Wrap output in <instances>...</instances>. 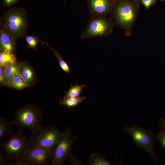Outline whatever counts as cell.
<instances>
[{
	"label": "cell",
	"instance_id": "cell-1",
	"mask_svg": "<svg viewBox=\"0 0 165 165\" xmlns=\"http://www.w3.org/2000/svg\"><path fill=\"white\" fill-rule=\"evenodd\" d=\"M23 130H18L5 141L1 142L0 164L9 165V161H19L26 150L31 147L29 138Z\"/></svg>",
	"mask_w": 165,
	"mask_h": 165
},
{
	"label": "cell",
	"instance_id": "cell-4",
	"mask_svg": "<svg viewBox=\"0 0 165 165\" xmlns=\"http://www.w3.org/2000/svg\"><path fill=\"white\" fill-rule=\"evenodd\" d=\"M123 130L125 133L131 136L134 143L137 147L143 148L155 163L158 162L157 155L154 148L156 138L150 130L134 125L125 127Z\"/></svg>",
	"mask_w": 165,
	"mask_h": 165
},
{
	"label": "cell",
	"instance_id": "cell-12",
	"mask_svg": "<svg viewBox=\"0 0 165 165\" xmlns=\"http://www.w3.org/2000/svg\"><path fill=\"white\" fill-rule=\"evenodd\" d=\"M20 75L29 86L33 82L35 74L33 69L26 62L20 63Z\"/></svg>",
	"mask_w": 165,
	"mask_h": 165
},
{
	"label": "cell",
	"instance_id": "cell-19",
	"mask_svg": "<svg viewBox=\"0 0 165 165\" xmlns=\"http://www.w3.org/2000/svg\"><path fill=\"white\" fill-rule=\"evenodd\" d=\"M47 45L50 49L53 52L56 57L57 58L59 64L60 66L62 69L65 73L70 74L71 71V69L68 64L63 60L61 54L57 52L54 50L48 43H46Z\"/></svg>",
	"mask_w": 165,
	"mask_h": 165
},
{
	"label": "cell",
	"instance_id": "cell-21",
	"mask_svg": "<svg viewBox=\"0 0 165 165\" xmlns=\"http://www.w3.org/2000/svg\"><path fill=\"white\" fill-rule=\"evenodd\" d=\"M25 37L28 48H30L36 50L38 43L40 42L43 43V42L39 39L37 36L34 34L26 35Z\"/></svg>",
	"mask_w": 165,
	"mask_h": 165
},
{
	"label": "cell",
	"instance_id": "cell-23",
	"mask_svg": "<svg viewBox=\"0 0 165 165\" xmlns=\"http://www.w3.org/2000/svg\"><path fill=\"white\" fill-rule=\"evenodd\" d=\"M157 0H140L141 3L143 5L145 9H148L153 5Z\"/></svg>",
	"mask_w": 165,
	"mask_h": 165
},
{
	"label": "cell",
	"instance_id": "cell-5",
	"mask_svg": "<svg viewBox=\"0 0 165 165\" xmlns=\"http://www.w3.org/2000/svg\"><path fill=\"white\" fill-rule=\"evenodd\" d=\"M113 11L116 23L123 28L127 36L129 35L137 16V5L129 0H120Z\"/></svg>",
	"mask_w": 165,
	"mask_h": 165
},
{
	"label": "cell",
	"instance_id": "cell-15",
	"mask_svg": "<svg viewBox=\"0 0 165 165\" xmlns=\"http://www.w3.org/2000/svg\"><path fill=\"white\" fill-rule=\"evenodd\" d=\"M15 55L13 53L0 50V65L5 67L6 65L16 63Z\"/></svg>",
	"mask_w": 165,
	"mask_h": 165
},
{
	"label": "cell",
	"instance_id": "cell-8",
	"mask_svg": "<svg viewBox=\"0 0 165 165\" xmlns=\"http://www.w3.org/2000/svg\"><path fill=\"white\" fill-rule=\"evenodd\" d=\"M55 147L48 148L30 147L19 161L11 163L10 165H48L51 161Z\"/></svg>",
	"mask_w": 165,
	"mask_h": 165
},
{
	"label": "cell",
	"instance_id": "cell-25",
	"mask_svg": "<svg viewBox=\"0 0 165 165\" xmlns=\"http://www.w3.org/2000/svg\"><path fill=\"white\" fill-rule=\"evenodd\" d=\"M161 130L165 132V116L160 118L159 120Z\"/></svg>",
	"mask_w": 165,
	"mask_h": 165
},
{
	"label": "cell",
	"instance_id": "cell-9",
	"mask_svg": "<svg viewBox=\"0 0 165 165\" xmlns=\"http://www.w3.org/2000/svg\"><path fill=\"white\" fill-rule=\"evenodd\" d=\"M74 139L70 129L67 127L55 147L50 165H61L68 160L71 156V148Z\"/></svg>",
	"mask_w": 165,
	"mask_h": 165
},
{
	"label": "cell",
	"instance_id": "cell-13",
	"mask_svg": "<svg viewBox=\"0 0 165 165\" xmlns=\"http://www.w3.org/2000/svg\"><path fill=\"white\" fill-rule=\"evenodd\" d=\"M13 125L12 121H9L4 117L0 118V139L9 137L12 134V127Z\"/></svg>",
	"mask_w": 165,
	"mask_h": 165
},
{
	"label": "cell",
	"instance_id": "cell-14",
	"mask_svg": "<svg viewBox=\"0 0 165 165\" xmlns=\"http://www.w3.org/2000/svg\"><path fill=\"white\" fill-rule=\"evenodd\" d=\"M20 63H16L7 65L4 67L5 77L4 84L6 85L12 77L20 74Z\"/></svg>",
	"mask_w": 165,
	"mask_h": 165
},
{
	"label": "cell",
	"instance_id": "cell-24",
	"mask_svg": "<svg viewBox=\"0 0 165 165\" xmlns=\"http://www.w3.org/2000/svg\"><path fill=\"white\" fill-rule=\"evenodd\" d=\"M4 67L0 66V82L1 83L3 84L5 77Z\"/></svg>",
	"mask_w": 165,
	"mask_h": 165
},
{
	"label": "cell",
	"instance_id": "cell-6",
	"mask_svg": "<svg viewBox=\"0 0 165 165\" xmlns=\"http://www.w3.org/2000/svg\"><path fill=\"white\" fill-rule=\"evenodd\" d=\"M63 134L58 127L54 126L42 127L31 133L29 138L31 147L48 148L55 147Z\"/></svg>",
	"mask_w": 165,
	"mask_h": 165
},
{
	"label": "cell",
	"instance_id": "cell-26",
	"mask_svg": "<svg viewBox=\"0 0 165 165\" xmlns=\"http://www.w3.org/2000/svg\"><path fill=\"white\" fill-rule=\"evenodd\" d=\"M6 6L10 7L17 2L18 0H2Z\"/></svg>",
	"mask_w": 165,
	"mask_h": 165
},
{
	"label": "cell",
	"instance_id": "cell-18",
	"mask_svg": "<svg viewBox=\"0 0 165 165\" xmlns=\"http://www.w3.org/2000/svg\"><path fill=\"white\" fill-rule=\"evenodd\" d=\"M71 86L69 90L65 92L64 97H75L80 96V95L85 87L84 84L78 85L76 84L74 85L71 84Z\"/></svg>",
	"mask_w": 165,
	"mask_h": 165
},
{
	"label": "cell",
	"instance_id": "cell-7",
	"mask_svg": "<svg viewBox=\"0 0 165 165\" xmlns=\"http://www.w3.org/2000/svg\"><path fill=\"white\" fill-rule=\"evenodd\" d=\"M114 24L106 16H91L87 26L81 34L80 38L86 39L107 37L112 32Z\"/></svg>",
	"mask_w": 165,
	"mask_h": 165
},
{
	"label": "cell",
	"instance_id": "cell-22",
	"mask_svg": "<svg viewBox=\"0 0 165 165\" xmlns=\"http://www.w3.org/2000/svg\"><path fill=\"white\" fill-rule=\"evenodd\" d=\"M156 138L159 141L161 146L165 149V132L161 130Z\"/></svg>",
	"mask_w": 165,
	"mask_h": 165
},
{
	"label": "cell",
	"instance_id": "cell-2",
	"mask_svg": "<svg viewBox=\"0 0 165 165\" xmlns=\"http://www.w3.org/2000/svg\"><path fill=\"white\" fill-rule=\"evenodd\" d=\"M2 21V26L15 41L26 36L28 30V19L27 12L24 8L9 9L4 13Z\"/></svg>",
	"mask_w": 165,
	"mask_h": 165
},
{
	"label": "cell",
	"instance_id": "cell-11",
	"mask_svg": "<svg viewBox=\"0 0 165 165\" xmlns=\"http://www.w3.org/2000/svg\"><path fill=\"white\" fill-rule=\"evenodd\" d=\"M15 40L2 25L0 30V50L13 53L15 48Z\"/></svg>",
	"mask_w": 165,
	"mask_h": 165
},
{
	"label": "cell",
	"instance_id": "cell-10",
	"mask_svg": "<svg viewBox=\"0 0 165 165\" xmlns=\"http://www.w3.org/2000/svg\"><path fill=\"white\" fill-rule=\"evenodd\" d=\"M115 0H87L91 16H106L115 5Z\"/></svg>",
	"mask_w": 165,
	"mask_h": 165
},
{
	"label": "cell",
	"instance_id": "cell-3",
	"mask_svg": "<svg viewBox=\"0 0 165 165\" xmlns=\"http://www.w3.org/2000/svg\"><path fill=\"white\" fill-rule=\"evenodd\" d=\"M42 118L41 111L35 105H29L17 110L12 122L19 130H27L31 133L42 127Z\"/></svg>",
	"mask_w": 165,
	"mask_h": 165
},
{
	"label": "cell",
	"instance_id": "cell-20",
	"mask_svg": "<svg viewBox=\"0 0 165 165\" xmlns=\"http://www.w3.org/2000/svg\"><path fill=\"white\" fill-rule=\"evenodd\" d=\"M89 163L91 165H110L112 164L103 157L99 155L94 154L89 159Z\"/></svg>",
	"mask_w": 165,
	"mask_h": 165
},
{
	"label": "cell",
	"instance_id": "cell-16",
	"mask_svg": "<svg viewBox=\"0 0 165 165\" xmlns=\"http://www.w3.org/2000/svg\"><path fill=\"white\" fill-rule=\"evenodd\" d=\"M6 85L17 90L24 89L29 86L20 74H16L12 77L9 80Z\"/></svg>",
	"mask_w": 165,
	"mask_h": 165
},
{
	"label": "cell",
	"instance_id": "cell-27",
	"mask_svg": "<svg viewBox=\"0 0 165 165\" xmlns=\"http://www.w3.org/2000/svg\"><path fill=\"white\" fill-rule=\"evenodd\" d=\"M161 1H165V0H160Z\"/></svg>",
	"mask_w": 165,
	"mask_h": 165
},
{
	"label": "cell",
	"instance_id": "cell-17",
	"mask_svg": "<svg viewBox=\"0 0 165 165\" xmlns=\"http://www.w3.org/2000/svg\"><path fill=\"white\" fill-rule=\"evenodd\" d=\"M86 96H79L75 97H64L59 103L64 105L68 108H75L80 104L83 101L85 100Z\"/></svg>",
	"mask_w": 165,
	"mask_h": 165
}]
</instances>
